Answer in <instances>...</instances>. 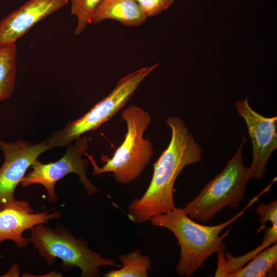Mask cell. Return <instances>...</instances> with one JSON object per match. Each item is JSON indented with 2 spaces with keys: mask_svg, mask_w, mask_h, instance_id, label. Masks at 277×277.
Returning <instances> with one entry per match:
<instances>
[{
  "mask_svg": "<svg viewBox=\"0 0 277 277\" xmlns=\"http://www.w3.org/2000/svg\"><path fill=\"white\" fill-rule=\"evenodd\" d=\"M243 141L223 171L208 183L199 194L185 204L184 212L191 219L207 222L226 207L236 208L243 201L246 185L252 179L249 167L243 163Z\"/></svg>",
  "mask_w": 277,
  "mask_h": 277,
  "instance_id": "5b68a950",
  "label": "cell"
},
{
  "mask_svg": "<svg viewBox=\"0 0 277 277\" xmlns=\"http://www.w3.org/2000/svg\"><path fill=\"white\" fill-rule=\"evenodd\" d=\"M102 0H70L71 14L77 21L74 30L76 35L81 34L91 23L93 16Z\"/></svg>",
  "mask_w": 277,
  "mask_h": 277,
  "instance_id": "e0dca14e",
  "label": "cell"
},
{
  "mask_svg": "<svg viewBox=\"0 0 277 277\" xmlns=\"http://www.w3.org/2000/svg\"><path fill=\"white\" fill-rule=\"evenodd\" d=\"M146 17L156 15L168 9L174 0H135Z\"/></svg>",
  "mask_w": 277,
  "mask_h": 277,
  "instance_id": "d6986e66",
  "label": "cell"
},
{
  "mask_svg": "<svg viewBox=\"0 0 277 277\" xmlns=\"http://www.w3.org/2000/svg\"><path fill=\"white\" fill-rule=\"evenodd\" d=\"M31 230L29 242L50 265L60 259L63 269L78 267L82 277L100 276L102 267H121L114 260L93 251L84 238H74L62 226L51 228L40 224Z\"/></svg>",
  "mask_w": 277,
  "mask_h": 277,
  "instance_id": "277c9868",
  "label": "cell"
},
{
  "mask_svg": "<svg viewBox=\"0 0 277 277\" xmlns=\"http://www.w3.org/2000/svg\"><path fill=\"white\" fill-rule=\"evenodd\" d=\"M68 0H29L0 21V47L15 43L37 23L65 6Z\"/></svg>",
  "mask_w": 277,
  "mask_h": 277,
  "instance_id": "8fae6325",
  "label": "cell"
},
{
  "mask_svg": "<svg viewBox=\"0 0 277 277\" xmlns=\"http://www.w3.org/2000/svg\"><path fill=\"white\" fill-rule=\"evenodd\" d=\"M146 16L135 0H102L91 23L114 19L127 27H137L146 20Z\"/></svg>",
  "mask_w": 277,
  "mask_h": 277,
  "instance_id": "7c38bea8",
  "label": "cell"
},
{
  "mask_svg": "<svg viewBox=\"0 0 277 277\" xmlns=\"http://www.w3.org/2000/svg\"><path fill=\"white\" fill-rule=\"evenodd\" d=\"M263 230L265 234L262 244L248 253L239 257H234L228 252H218L217 268L214 276L227 277L229 273L243 266L262 250L276 243V226L272 225L270 228L265 227Z\"/></svg>",
  "mask_w": 277,
  "mask_h": 277,
  "instance_id": "4fadbf2b",
  "label": "cell"
},
{
  "mask_svg": "<svg viewBox=\"0 0 277 277\" xmlns=\"http://www.w3.org/2000/svg\"><path fill=\"white\" fill-rule=\"evenodd\" d=\"M263 193L262 191L253 197L231 219L216 225L206 226L197 223L180 207L151 217L149 221L153 226L170 230L178 241L181 251L176 270L179 275L191 276L203 266L206 260L211 255L225 252L226 248L224 239L230 230L228 229L222 235L220 234L242 216Z\"/></svg>",
  "mask_w": 277,
  "mask_h": 277,
  "instance_id": "7a4b0ae2",
  "label": "cell"
},
{
  "mask_svg": "<svg viewBox=\"0 0 277 277\" xmlns=\"http://www.w3.org/2000/svg\"><path fill=\"white\" fill-rule=\"evenodd\" d=\"M166 124L171 131L169 144L154 164L152 177L146 191L128 207L129 218L136 224L175 208L173 188L177 177L186 166L196 163L202 158L201 147L180 117L169 116Z\"/></svg>",
  "mask_w": 277,
  "mask_h": 277,
  "instance_id": "6da1fadb",
  "label": "cell"
},
{
  "mask_svg": "<svg viewBox=\"0 0 277 277\" xmlns=\"http://www.w3.org/2000/svg\"><path fill=\"white\" fill-rule=\"evenodd\" d=\"M4 162L0 168V209L15 200L14 191L29 167L43 152L52 148L49 140L33 144L18 139L13 143L0 140Z\"/></svg>",
  "mask_w": 277,
  "mask_h": 277,
  "instance_id": "ba28073f",
  "label": "cell"
},
{
  "mask_svg": "<svg viewBox=\"0 0 277 277\" xmlns=\"http://www.w3.org/2000/svg\"><path fill=\"white\" fill-rule=\"evenodd\" d=\"M122 266L103 273L104 277H147L151 267L150 256L143 254L139 249H135L120 256Z\"/></svg>",
  "mask_w": 277,
  "mask_h": 277,
  "instance_id": "2e32d148",
  "label": "cell"
},
{
  "mask_svg": "<svg viewBox=\"0 0 277 277\" xmlns=\"http://www.w3.org/2000/svg\"><path fill=\"white\" fill-rule=\"evenodd\" d=\"M88 138L82 135L75 142L67 146L65 153L58 161L44 164L36 159L31 165L32 170L23 179L21 184L23 187L38 184L43 186L48 193V201L54 204L58 201L55 192L56 182L71 173H76L81 183L89 195L100 192L87 177L89 161L83 158L88 149Z\"/></svg>",
  "mask_w": 277,
  "mask_h": 277,
  "instance_id": "52a82bcc",
  "label": "cell"
},
{
  "mask_svg": "<svg viewBox=\"0 0 277 277\" xmlns=\"http://www.w3.org/2000/svg\"><path fill=\"white\" fill-rule=\"evenodd\" d=\"M60 216L58 211L34 213L28 202L15 199L0 209V243L10 240L20 248L26 247L29 241L23 236L24 231Z\"/></svg>",
  "mask_w": 277,
  "mask_h": 277,
  "instance_id": "30bf717a",
  "label": "cell"
},
{
  "mask_svg": "<svg viewBox=\"0 0 277 277\" xmlns=\"http://www.w3.org/2000/svg\"><path fill=\"white\" fill-rule=\"evenodd\" d=\"M121 116L126 124L127 132L112 157L102 156L101 160L105 164L99 167L92 155L87 152L85 155L93 166V175L112 172L117 183L126 184L140 176L153 156L152 143L144 137L151 117L147 111L135 105L124 110Z\"/></svg>",
  "mask_w": 277,
  "mask_h": 277,
  "instance_id": "3957f363",
  "label": "cell"
},
{
  "mask_svg": "<svg viewBox=\"0 0 277 277\" xmlns=\"http://www.w3.org/2000/svg\"><path fill=\"white\" fill-rule=\"evenodd\" d=\"M5 275V276H18L19 270L18 266L15 265L11 266L10 270Z\"/></svg>",
  "mask_w": 277,
  "mask_h": 277,
  "instance_id": "ffe728a7",
  "label": "cell"
},
{
  "mask_svg": "<svg viewBox=\"0 0 277 277\" xmlns=\"http://www.w3.org/2000/svg\"><path fill=\"white\" fill-rule=\"evenodd\" d=\"M16 55L15 43L0 47V101L9 98L14 91Z\"/></svg>",
  "mask_w": 277,
  "mask_h": 277,
  "instance_id": "5bb4252c",
  "label": "cell"
},
{
  "mask_svg": "<svg viewBox=\"0 0 277 277\" xmlns=\"http://www.w3.org/2000/svg\"><path fill=\"white\" fill-rule=\"evenodd\" d=\"M141 68L122 77L110 93L82 117L68 122L47 138L52 148L67 146L84 133L98 129L124 107L144 80L159 65Z\"/></svg>",
  "mask_w": 277,
  "mask_h": 277,
  "instance_id": "8992f818",
  "label": "cell"
},
{
  "mask_svg": "<svg viewBox=\"0 0 277 277\" xmlns=\"http://www.w3.org/2000/svg\"><path fill=\"white\" fill-rule=\"evenodd\" d=\"M256 212L260 215L259 222L262 224L257 232L264 229L265 223L267 222H271L272 225H277V201L276 200L268 204H260L256 207Z\"/></svg>",
  "mask_w": 277,
  "mask_h": 277,
  "instance_id": "ac0fdd59",
  "label": "cell"
},
{
  "mask_svg": "<svg viewBox=\"0 0 277 277\" xmlns=\"http://www.w3.org/2000/svg\"><path fill=\"white\" fill-rule=\"evenodd\" d=\"M238 114L245 121L252 144L253 158L249 167L252 179H261L272 152L277 148V117L262 115L249 105L248 98L235 103Z\"/></svg>",
  "mask_w": 277,
  "mask_h": 277,
  "instance_id": "9c48e42d",
  "label": "cell"
},
{
  "mask_svg": "<svg viewBox=\"0 0 277 277\" xmlns=\"http://www.w3.org/2000/svg\"><path fill=\"white\" fill-rule=\"evenodd\" d=\"M245 266L233 271L227 277H264L277 263V243L262 250Z\"/></svg>",
  "mask_w": 277,
  "mask_h": 277,
  "instance_id": "9a60e30c",
  "label": "cell"
}]
</instances>
